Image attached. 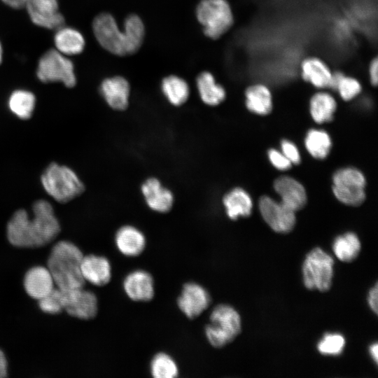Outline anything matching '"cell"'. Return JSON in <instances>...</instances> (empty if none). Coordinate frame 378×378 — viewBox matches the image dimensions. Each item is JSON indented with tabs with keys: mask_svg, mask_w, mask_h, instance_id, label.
<instances>
[{
	"mask_svg": "<svg viewBox=\"0 0 378 378\" xmlns=\"http://www.w3.org/2000/svg\"><path fill=\"white\" fill-rule=\"evenodd\" d=\"M30 218L24 209L15 212L7 225V237L18 247L43 246L52 241L59 233L60 225L51 204L43 200L33 205Z\"/></svg>",
	"mask_w": 378,
	"mask_h": 378,
	"instance_id": "cell-1",
	"label": "cell"
},
{
	"mask_svg": "<svg viewBox=\"0 0 378 378\" xmlns=\"http://www.w3.org/2000/svg\"><path fill=\"white\" fill-rule=\"evenodd\" d=\"M93 33L100 46L118 56L132 55L141 48L145 34L141 19L135 14L127 17L124 29L118 28L114 18L109 13H101L92 22Z\"/></svg>",
	"mask_w": 378,
	"mask_h": 378,
	"instance_id": "cell-2",
	"label": "cell"
},
{
	"mask_svg": "<svg viewBox=\"0 0 378 378\" xmlns=\"http://www.w3.org/2000/svg\"><path fill=\"white\" fill-rule=\"evenodd\" d=\"M83 253L74 244L68 241H60L52 247L48 259L49 270L57 288L69 290L83 288L80 265Z\"/></svg>",
	"mask_w": 378,
	"mask_h": 378,
	"instance_id": "cell-3",
	"label": "cell"
},
{
	"mask_svg": "<svg viewBox=\"0 0 378 378\" xmlns=\"http://www.w3.org/2000/svg\"><path fill=\"white\" fill-rule=\"evenodd\" d=\"M241 321L238 312L226 304L215 307L205 326L206 340L215 348H222L232 342L240 333Z\"/></svg>",
	"mask_w": 378,
	"mask_h": 378,
	"instance_id": "cell-4",
	"label": "cell"
},
{
	"mask_svg": "<svg viewBox=\"0 0 378 378\" xmlns=\"http://www.w3.org/2000/svg\"><path fill=\"white\" fill-rule=\"evenodd\" d=\"M46 192L56 201L65 203L80 195L85 187L76 173L68 167L52 162L41 176Z\"/></svg>",
	"mask_w": 378,
	"mask_h": 378,
	"instance_id": "cell-5",
	"label": "cell"
},
{
	"mask_svg": "<svg viewBox=\"0 0 378 378\" xmlns=\"http://www.w3.org/2000/svg\"><path fill=\"white\" fill-rule=\"evenodd\" d=\"M196 16L204 34L214 40L227 33L234 24V15L227 0H200Z\"/></svg>",
	"mask_w": 378,
	"mask_h": 378,
	"instance_id": "cell-6",
	"label": "cell"
},
{
	"mask_svg": "<svg viewBox=\"0 0 378 378\" xmlns=\"http://www.w3.org/2000/svg\"><path fill=\"white\" fill-rule=\"evenodd\" d=\"M334 260L321 248H314L306 255L302 265V279L309 290L326 292L333 278Z\"/></svg>",
	"mask_w": 378,
	"mask_h": 378,
	"instance_id": "cell-7",
	"label": "cell"
},
{
	"mask_svg": "<svg viewBox=\"0 0 378 378\" xmlns=\"http://www.w3.org/2000/svg\"><path fill=\"white\" fill-rule=\"evenodd\" d=\"M36 75L44 83L62 82L68 88L76 83L73 62L56 49H50L41 56Z\"/></svg>",
	"mask_w": 378,
	"mask_h": 378,
	"instance_id": "cell-8",
	"label": "cell"
},
{
	"mask_svg": "<svg viewBox=\"0 0 378 378\" xmlns=\"http://www.w3.org/2000/svg\"><path fill=\"white\" fill-rule=\"evenodd\" d=\"M332 190L336 198L341 202L358 206L365 198V178L358 169L352 167L337 170L332 177Z\"/></svg>",
	"mask_w": 378,
	"mask_h": 378,
	"instance_id": "cell-9",
	"label": "cell"
},
{
	"mask_svg": "<svg viewBox=\"0 0 378 378\" xmlns=\"http://www.w3.org/2000/svg\"><path fill=\"white\" fill-rule=\"evenodd\" d=\"M62 290L63 309L71 316L88 320L94 318L98 311L95 294L83 288Z\"/></svg>",
	"mask_w": 378,
	"mask_h": 378,
	"instance_id": "cell-10",
	"label": "cell"
},
{
	"mask_svg": "<svg viewBox=\"0 0 378 378\" xmlns=\"http://www.w3.org/2000/svg\"><path fill=\"white\" fill-rule=\"evenodd\" d=\"M259 209L264 220L275 232L288 233L295 224V211L281 202L263 196L259 201Z\"/></svg>",
	"mask_w": 378,
	"mask_h": 378,
	"instance_id": "cell-11",
	"label": "cell"
},
{
	"mask_svg": "<svg viewBox=\"0 0 378 378\" xmlns=\"http://www.w3.org/2000/svg\"><path fill=\"white\" fill-rule=\"evenodd\" d=\"M211 303L209 292L199 284L188 282L183 285L177 304L181 312L193 319L204 312Z\"/></svg>",
	"mask_w": 378,
	"mask_h": 378,
	"instance_id": "cell-12",
	"label": "cell"
},
{
	"mask_svg": "<svg viewBox=\"0 0 378 378\" xmlns=\"http://www.w3.org/2000/svg\"><path fill=\"white\" fill-rule=\"evenodd\" d=\"M31 20L37 26L58 29L64 26V18L59 12L57 0H26Z\"/></svg>",
	"mask_w": 378,
	"mask_h": 378,
	"instance_id": "cell-13",
	"label": "cell"
},
{
	"mask_svg": "<svg viewBox=\"0 0 378 378\" xmlns=\"http://www.w3.org/2000/svg\"><path fill=\"white\" fill-rule=\"evenodd\" d=\"M123 290L127 297L136 302H148L155 295L154 280L147 271L136 270L124 279Z\"/></svg>",
	"mask_w": 378,
	"mask_h": 378,
	"instance_id": "cell-14",
	"label": "cell"
},
{
	"mask_svg": "<svg viewBox=\"0 0 378 378\" xmlns=\"http://www.w3.org/2000/svg\"><path fill=\"white\" fill-rule=\"evenodd\" d=\"M302 78L318 89L329 88L333 71L330 66L317 56H308L300 62Z\"/></svg>",
	"mask_w": 378,
	"mask_h": 378,
	"instance_id": "cell-15",
	"label": "cell"
},
{
	"mask_svg": "<svg viewBox=\"0 0 378 378\" xmlns=\"http://www.w3.org/2000/svg\"><path fill=\"white\" fill-rule=\"evenodd\" d=\"M141 190L146 204L153 211L166 213L172 209L174 204L173 193L162 186L158 178L146 179Z\"/></svg>",
	"mask_w": 378,
	"mask_h": 378,
	"instance_id": "cell-16",
	"label": "cell"
},
{
	"mask_svg": "<svg viewBox=\"0 0 378 378\" xmlns=\"http://www.w3.org/2000/svg\"><path fill=\"white\" fill-rule=\"evenodd\" d=\"M100 92L108 105L114 110H125L129 104L130 85L120 76L104 79Z\"/></svg>",
	"mask_w": 378,
	"mask_h": 378,
	"instance_id": "cell-17",
	"label": "cell"
},
{
	"mask_svg": "<svg viewBox=\"0 0 378 378\" xmlns=\"http://www.w3.org/2000/svg\"><path fill=\"white\" fill-rule=\"evenodd\" d=\"M274 188L281 197V202L296 211L306 204L307 195L302 185L290 176H281L274 182Z\"/></svg>",
	"mask_w": 378,
	"mask_h": 378,
	"instance_id": "cell-18",
	"label": "cell"
},
{
	"mask_svg": "<svg viewBox=\"0 0 378 378\" xmlns=\"http://www.w3.org/2000/svg\"><path fill=\"white\" fill-rule=\"evenodd\" d=\"M80 270L85 281L97 286L107 284L111 279L110 262L102 255L90 254L83 256Z\"/></svg>",
	"mask_w": 378,
	"mask_h": 378,
	"instance_id": "cell-19",
	"label": "cell"
},
{
	"mask_svg": "<svg viewBox=\"0 0 378 378\" xmlns=\"http://www.w3.org/2000/svg\"><path fill=\"white\" fill-rule=\"evenodd\" d=\"M24 287L31 298L39 300L55 288V282L48 267L36 266L25 274Z\"/></svg>",
	"mask_w": 378,
	"mask_h": 378,
	"instance_id": "cell-20",
	"label": "cell"
},
{
	"mask_svg": "<svg viewBox=\"0 0 378 378\" xmlns=\"http://www.w3.org/2000/svg\"><path fill=\"white\" fill-rule=\"evenodd\" d=\"M115 244L122 255L134 257L144 251L146 241L144 233L138 228L132 225H124L116 232Z\"/></svg>",
	"mask_w": 378,
	"mask_h": 378,
	"instance_id": "cell-21",
	"label": "cell"
},
{
	"mask_svg": "<svg viewBox=\"0 0 378 378\" xmlns=\"http://www.w3.org/2000/svg\"><path fill=\"white\" fill-rule=\"evenodd\" d=\"M246 106L253 113L267 115L272 108V96L270 88L258 83L249 85L245 91Z\"/></svg>",
	"mask_w": 378,
	"mask_h": 378,
	"instance_id": "cell-22",
	"label": "cell"
},
{
	"mask_svg": "<svg viewBox=\"0 0 378 378\" xmlns=\"http://www.w3.org/2000/svg\"><path fill=\"white\" fill-rule=\"evenodd\" d=\"M54 42L56 50L64 55L80 54L85 44L84 37L80 31L64 26L57 29Z\"/></svg>",
	"mask_w": 378,
	"mask_h": 378,
	"instance_id": "cell-23",
	"label": "cell"
},
{
	"mask_svg": "<svg viewBox=\"0 0 378 378\" xmlns=\"http://www.w3.org/2000/svg\"><path fill=\"white\" fill-rule=\"evenodd\" d=\"M227 216L232 220L248 216L252 209V200L242 188H236L228 192L223 199Z\"/></svg>",
	"mask_w": 378,
	"mask_h": 378,
	"instance_id": "cell-24",
	"label": "cell"
},
{
	"mask_svg": "<svg viewBox=\"0 0 378 378\" xmlns=\"http://www.w3.org/2000/svg\"><path fill=\"white\" fill-rule=\"evenodd\" d=\"M196 83L200 97L204 104L216 106L225 99V90L216 83L214 76L210 72L200 73L197 78Z\"/></svg>",
	"mask_w": 378,
	"mask_h": 378,
	"instance_id": "cell-25",
	"label": "cell"
},
{
	"mask_svg": "<svg viewBox=\"0 0 378 378\" xmlns=\"http://www.w3.org/2000/svg\"><path fill=\"white\" fill-rule=\"evenodd\" d=\"M310 113L314 120L318 123L330 121L336 110L337 102L328 92L318 91L310 99Z\"/></svg>",
	"mask_w": 378,
	"mask_h": 378,
	"instance_id": "cell-26",
	"label": "cell"
},
{
	"mask_svg": "<svg viewBox=\"0 0 378 378\" xmlns=\"http://www.w3.org/2000/svg\"><path fill=\"white\" fill-rule=\"evenodd\" d=\"M161 90L168 102L176 106L183 104L188 99L190 89L185 80L175 75L165 77Z\"/></svg>",
	"mask_w": 378,
	"mask_h": 378,
	"instance_id": "cell-27",
	"label": "cell"
},
{
	"mask_svg": "<svg viewBox=\"0 0 378 378\" xmlns=\"http://www.w3.org/2000/svg\"><path fill=\"white\" fill-rule=\"evenodd\" d=\"M360 248L361 244L358 236L351 232L337 237L332 244L335 256L344 262H351L356 260Z\"/></svg>",
	"mask_w": 378,
	"mask_h": 378,
	"instance_id": "cell-28",
	"label": "cell"
},
{
	"mask_svg": "<svg viewBox=\"0 0 378 378\" xmlns=\"http://www.w3.org/2000/svg\"><path fill=\"white\" fill-rule=\"evenodd\" d=\"M36 97L27 90H17L11 93L8 99L10 110L18 118L26 120L31 116L35 107Z\"/></svg>",
	"mask_w": 378,
	"mask_h": 378,
	"instance_id": "cell-29",
	"label": "cell"
},
{
	"mask_svg": "<svg viewBox=\"0 0 378 378\" xmlns=\"http://www.w3.org/2000/svg\"><path fill=\"white\" fill-rule=\"evenodd\" d=\"M305 146L313 157L323 159L329 153L331 140L325 131L311 130L307 134Z\"/></svg>",
	"mask_w": 378,
	"mask_h": 378,
	"instance_id": "cell-30",
	"label": "cell"
},
{
	"mask_svg": "<svg viewBox=\"0 0 378 378\" xmlns=\"http://www.w3.org/2000/svg\"><path fill=\"white\" fill-rule=\"evenodd\" d=\"M150 372L155 378H174L178 374V368L171 356L160 352L152 358L150 363Z\"/></svg>",
	"mask_w": 378,
	"mask_h": 378,
	"instance_id": "cell-31",
	"label": "cell"
},
{
	"mask_svg": "<svg viewBox=\"0 0 378 378\" xmlns=\"http://www.w3.org/2000/svg\"><path fill=\"white\" fill-rule=\"evenodd\" d=\"M345 346V338L339 333H326L317 344L318 351L325 356H338Z\"/></svg>",
	"mask_w": 378,
	"mask_h": 378,
	"instance_id": "cell-32",
	"label": "cell"
},
{
	"mask_svg": "<svg viewBox=\"0 0 378 378\" xmlns=\"http://www.w3.org/2000/svg\"><path fill=\"white\" fill-rule=\"evenodd\" d=\"M335 90L343 100L349 101L360 93L362 85L355 77L344 74L338 81Z\"/></svg>",
	"mask_w": 378,
	"mask_h": 378,
	"instance_id": "cell-33",
	"label": "cell"
},
{
	"mask_svg": "<svg viewBox=\"0 0 378 378\" xmlns=\"http://www.w3.org/2000/svg\"><path fill=\"white\" fill-rule=\"evenodd\" d=\"M40 309L48 314H58L64 310L62 290L55 288L49 294L38 300Z\"/></svg>",
	"mask_w": 378,
	"mask_h": 378,
	"instance_id": "cell-34",
	"label": "cell"
},
{
	"mask_svg": "<svg viewBox=\"0 0 378 378\" xmlns=\"http://www.w3.org/2000/svg\"><path fill=\"white\" fill-rule=\"evenodd\" d=\"M268 157L273 166L278 169L286 170L291 167V162L282 153L275 149L268 151Z\"/></svg>",
	"mask_w": 378,
	"mask_h": 378,
	"instance_id": "cell-35",
	"label": "cell"
},
{
	"mask_svg": "<svg viewBox=\"0 0 378 378\" xmlns=\"http://www.w3.org/2000/svg\"><path fill=\"white\" fill-rule=\"evenodd\" d=\"M282 153L291 162V163L298 164L300 161L299 151L294 144L283 140L281 143Z\"/></svg>",
	"mask_w": 378,
	"mask_h": 378,
	"instance_id": "cell-36",
	"label": "cell"
},
{
	"mask_svg": "<svg viewBox=\"0 0 378 378\" xmlns=\"http://www.w3.org/2000/svg\"><path fill=\"white\" fill-rule=\"evenodd\" d=\"M369 80L372 85L377 86L378 83V58L372 57L368 65Z\"/></svg>",
	"mask_w": 378,
	"mask_h": 378,
	"instance_id": "cell-37",
	"label": "cell"
},
{
	"mask_svg": "<svg viewBox=\"0 0 378 378\" xmlns=\"http://www.w3.org/2000/svg\"><path fill=\"white\" fill-rule=\"evenodd\" d=\"M378 287L377 284L376 283L374 287H372L369 293L368 296V302L371 309V310L375 314H377L378 311V302H377V295H378Z\"/></svg>",
	"mask_w": 378,
	"mask_h": 378,
	"instance_id": "cell-38",
	"label": "cell"
},
{
	"mask_svg": "<svg viewBox=\"0 0 378 378\" xmlns=\"http://www.w3.org/2000/svg\"><path fill=\"white\" fill-rule=\"evenodd\" d=\"M7 360L4 353L0 349V378L6 377L7 375Z\"/></svg>",
	"mask_w": 378,
	"mask_h": 378,
	"instance_id": "cell-39",
	"label": "cell"
},
{
	"mask_svg": "<svg viewBox=\"0 0 378 378\" xmlns=\"http://www.w3.org/2000/svg\"><path fill=\"white\" fill-rule=\"evenodd\" d=\"M5 4L13 8H22L25 6L26 0H1Z\"/></svg>",
	"mask_w": 378,
	"mask_h": 378,
	"instance_id": "cell-40",
	"label": "cell"
},
{
	"mask_svg": "<svg viewBox=\"0 0 378 378\" xmlns=\"http://www.w3.org/2000/svg\"><path fill=\"white\" fill-rule=\"evenodd\" d=\"M370 354L374 360V362L377 364L378 360V344L377 342L371 344L369 349Z\"/></svg>",
	"mask_w": 378,
	"mask_h": 378,
	"instance_id": "cell-41",
	"label": "cell"
},
{
	"mask_svg": "<svg viewBox=\"0 0 378 378\" xmlns=\"http://www.w3.org/2000/svg\"><path fill=\"white\" fill-rule=\"evenodd\" d=\"M2 55H3V50H2L1 44L0 43V64L2 62Z\"/></svg>",
	"mask_w": 378,
	"mask_h": 378,
	"instance_id": "cell-42",
	"label": "cell"
}]
</instances>
